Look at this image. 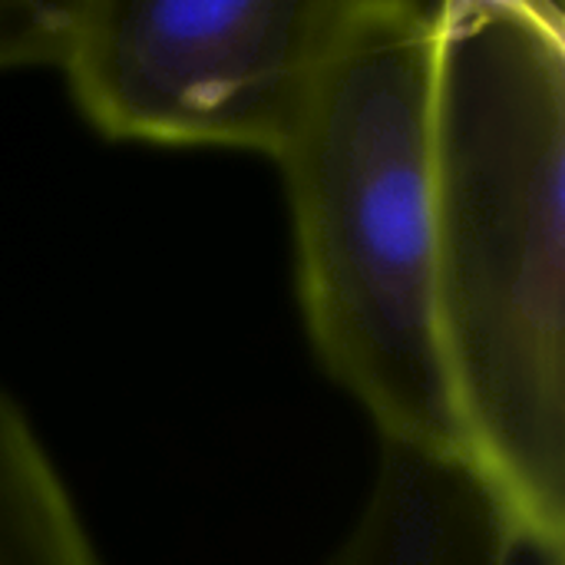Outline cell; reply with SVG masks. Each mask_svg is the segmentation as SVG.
<instances>
[{"instance_id":"obj_1","label":"cell","mask_w":565,"mask_h":565,"mask_svg":"<svg viewBox=\"0 0 565 565\" xmlns=\"http://www.w3.org/2000/svg\"><path fill=\"white\" fill-rule=\"evenodd\" d=\"M434 295L467 463L565 546V10L437 0Z\"/></svg>"},{"instance_id":"obj_2","label":"cell","mask_w":565,"mask_h":565,"mask_svg":"<svg viewBox=\"0 0 565 565\" xmlns=\"http://www.w3.org/2000/svg\"><path fill=\"white\" fill-rule=\"evenodd\" d=\"M437 0H354L281 172L311 354L381 447L463 460L434 295Z\"/></svg>"},{"instance_id":"obj_3","label":"cell","mask_w":565,"mask_h":565,"mask_svg":"<svg viewBox=\"0 0 565 565\" xmlns=\"http://www.w3.org/2000/svg\"><path fill=\"white\" fill-rule=\"evenodd\" d=\"M354 0H63L53 70L109 142L275 159Z\"/></svg>"},{"instance_id":"obj_4","label":"cell","mask_w":565,"mask_h":565,"mask_svg":"<svg viewBox=\"0 0 565 565\" xmlns=\"http://www.w3.org/2000/svg\"><path fill=\"white\" fill-rule=\"evenodd\" d=\"M324 565H565L463 460L381 447L367 497Z\"/></svg>"},{"instance_id":"obj_5","label":"cell","mask_w":565,"mask_h":565,"mask_svg":"<svg viewBox=\"0 0 565 565\" xmlns=\"http://www.w3.org/2000/svg\"><path fill=\"white\" fill-rule=\"evenodd\" d=\"M0 565H103L23 407L0 387Z\"/></svg>"},{"instance_id":"obj_6","label":"cell","mask_w":565,"mask_h":565,"mask_svg":"<svg viewBox=\"0 0 565 565\" xmlns=\"http://www.w3.org/2000/svg\"><path fill=\"white\" fill-rule=\"evenodd\" d=\"M63 36V0H0V73L53 70Z\"/></svg>"}]
</instances>
